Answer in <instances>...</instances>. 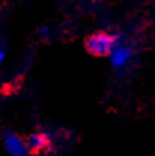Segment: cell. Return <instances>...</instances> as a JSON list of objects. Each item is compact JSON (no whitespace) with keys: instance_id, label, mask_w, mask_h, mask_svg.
<instances>
[{"instance_id":"2","label":"cell","mask_w":155,"mask_h":156,"mask_svg":"<svg viewBox=\"0 0 155 156\" xmlns=\"http://www.w3.org/2000/svg\"><path fill=\"white\" fill-rule=\"evenodd\" d=\"M24 144H25V150L28 156H51L54 153L52 150V141L42 131H36L28 134L24 138Z\"/></svg>"},{"instance_id":"1","label":"cell","mask_w":155,"mask_h":156,"mask_svg":"<svg viewBox=\"0 0 155 156\" xmlns=\"http://www.w3.org/2000/svg\"><path fill=\"white\" fill-rule=\"evenodd\" d=\"M116 40H118L116 33L100 30L87 37L83 42V46L88 54L94 57H107L113 52V49L116 46Z\"/></svg>"},{"instance_id":"3","label":"cell","mask_w":155,"mask_h":156,"mask_svg":"<svg viewBox=\"0 0 155 156\" xmlns=\"http://www.w3.org/2000/svg\"><path fill=\"white\" fill-rule=\"evenodd\" d=\"M2 137L5 140V147L12 156H28L25 150L24 138L17 135L15 132H11L9 129H2Z\"/></svg>"}]
</instances>
